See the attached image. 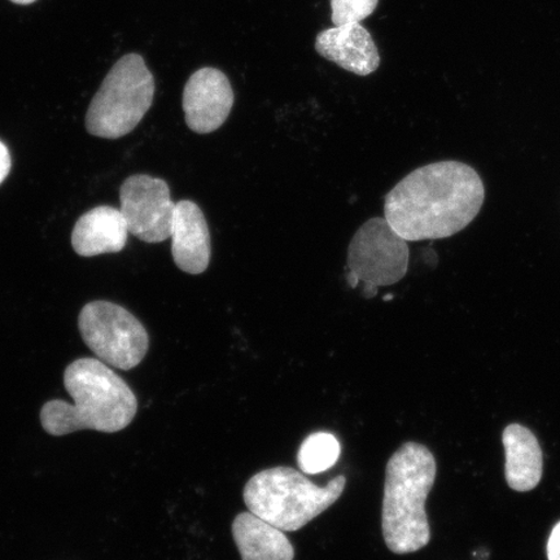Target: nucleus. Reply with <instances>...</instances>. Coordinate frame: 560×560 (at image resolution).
<instances>
[{
    "label": "nucleus",
    "instance_id": "f257e3e1",
    "mask_svg": "<svg viewBox=\"0 0 560 560\" xmlns=\"http://www.w3.org/2000/svg\"><path fill=\"white\" fill-rule=\"evenodd\" d=\"M486 187L470 165L440 161L398 182L384 200V219L406 242L445 240L480 213Z\"/></svg>",
    "mask_w": 560,
    "mask_h": 560
},
{
    "label": "nucleus",
    "instance_id": "f03ea898",
    "mask_svg": "<svg viewBox=\"0 0 560 560\" xmlns=\"http://www.w3.org/2000/svg\"><path fill=\"white\" fill-rule=\"evenodd\" d=\"M65 385L73 404L52 400L40 410L42 427L52 436L81 430L115 433L126 429L137 415L135 392L101 360L70 363Z\"/></svg>",
    "mask_w": 560,
    "mask_h": 560
},
{
    "label": "nucleus",
    "instance_id": "7ed1b4c3",
    "mask_svg": "<svg viewBox=\"0 0 560 560\" xmlns=\"http://www.w3.org/2000/svg\"><path fill=\"white\" fill-rule=\"evenodd\" d=\"M436 479V460L425 446L406 443L385 470L382 529L395 555L419 551L431 540L425 501Z\"/></svg>",
    "mask_w": 560,
    "mask_h": 560
},
{
    "label": "nucleus",
    "instance_id": "20e7f679",
    "mask_svg": "<svg viewBox=\"0 0 560 560\" xmlns=\"http://www.w3.org/2000/svg\"><path fill=\"white\" fill-rule=\"evenodd\" d=\"M347 485L338 476L318 487L291 467H275L258 472L245 485V505L265 522L285 532L304 528L340 499Z\"/></svg>",
    "mask_w": 560,
    "mask_h": 560
},
{
    "label": "nucleus",
    "instance_id": "39448f33",
    "mask_svg": "<svg viewBox=\"0 0 560 560\" xmlns=\"http://www.w3.org/2000/svg\"><path fill=\"white\" fill-rule=\"evenodd\" d=\"M155 91V77L142 56L125 55L109 70L90 104L88 131L104 139L128 136L151 108Z\"/></svg>",
    "mask_w": 560,
    "mask_h": 560
},
{
    "label": "nucleus",
    "instance_id": "423d86ee",
    "mask_svg": "<svg viewBox=\"0 0 560 560\" xmlns=\"http://www.w3.org/2000/svg\"><path fill=\"white\" fill-rule=\"evenodd\" d=\"M409 245L389 222L374 217L350 241L347 280L352 289L363 284L362 295L373 299L380 287L394 285L409 268Z\"/></svg>",
    "mask_w": 560,
    "mask_h": 560
},
{
    "label": "nucleus",
    "instance_id": "0eeeda50",
    "mask_svg": "<svg viewBox=\"0 0 560 560\" xmlns=\"http://www.w3.org/2000/svg\"><path fill=\"white\" fill-rule=\"evenodd\" d=\"M83 341L97 359L115 369L131 370L144 360L149 332L130 312L108 301H93L79 318Z\"/></svg>",
    "mask_w": 560,
    "mask_h": 560
},
{
    "label": "nucleus",
    "instance_id": "6e6552de",
    "mask_svg": "<svg viewBox=\"0 0 560 560\" xmlns=\"http://www.w3.org/2000/svg\"><path fill=\"white\" fill-rule=\"evenodd\" d=\"M120 201L130 234L150 244L171 240L175 202L164 179L131 175L121 186Z\"/></svg>",
    "mask_w": 560,
    "mask_h": 560
},
{
    "label": "nucleus",
    "instance_id": "1a4fd4ad",
    "mask_svg": "<svg viewBox=\"0 0 560 560\" xmlns=\"http://www.w3.org/2000/svg\"><path fill=\"white\" fill-rule=\"evenodd\" d=\"M235 101L228 75L215 68H201L188 79L184 90V112L188 129L210 135L226 122Z\"/></svg>",
    "mask_w": 560,
    "mask_h": 560
},
{
    "label": "nucleus",
    "instance_id": "9d476101",
    "mask_svg": "<svg viewBox=\"0 0 560 560\" xmlns=\"http://www.w3.org/2000/svg\"><path fill=\"white\" fill-rule=\"evenodd\" d=\"M174 264L187 275L199 276L208 269L212 244L205 213L191 200L175 202L172 228Z\"/></svg>",
    "mask_w": 560,
    "mask_h": 560
},
{
    "label": "nucleus",
    "instance_id": "9b49d317",
    "mask_svg": "<svg viewBox=\"0 0 560 560\" xmlns=\"http://www.w3.org/2000/svg\"><path fill=\"white\" fill-rule=\"evenodd\" d=\"M315 50L348 72L365 77L381 66V55L371 34L361 24L334 26L320 32Z\"/></svg>",
    "mask_w": 560,
    "mask_h": 560
},
{
    "label": "nucleus",
    "instance_id": "f8f14e48",
    "mask_svg": "<svg viewBox=\"0 0 560 560\" xmlns=\"http://www.w3.org/2000/svg\"><path fill=\"white\" fill-rule=\"evenodd\" d=\"M128 234L120 209L97 207L77 221L72 245L75 254L82 257L118 254L128 243Z\"/></svg>",
    "mask_w": 560,
    "mask_h": 560
},
{
    "label": "nucleus",
    "instance_id": "ddd939ff",
    "mask_svg": "<svg viewBox=\"0 0 560 560\" xmlns=\"http://www.w3.org/2000/svg\"><path fill=\"white\" fill-rule=\"evenodd\" d=\"M502 443L509 487L516 492L534 490L542 478V451L534 433L521 424H510L503 431Z\"/></svg>",
    "mask_w": 560,
    "mask_h": 560
},
{
    "label": "nucleus",
    "instance_id": "4468645a",
    "mask_svg": "<svg viewBox=\"0 0 560 560\" xmlns=\"http://www.w3.org/2000/svg\"><path fill=\"white\" fill-rule=\"evenodd\" d=\"M233 537L242 560H293L295 550L283 534L254 513H242L233 523Z\"/></svg>",
    "mask_w": 560,
    "mask_h": 560
},
{
    "label": "nucleus",
    "instance_id": "2eb2a0df",
    "mask_svg": "<svg viewBox=\"0 0 560 560\" xmlns=\"http://www.w3.org/2000/svg\"><path fill=\"white\" fill-rule=\"evenodd\" d=\"M340 452V443L331 433L315 432L301 444L299 467L307 475L325 472L338 462Z\"/></svg>",
    "mask_w": 560,
    "mask_h": 560
},
{
    "label": "nucleus",
    "instance_id": "dca6fc26",
    "mask_svg": "<svg viewBox=\"0 0 560 560\" xmlns=\"http://www.w3.org/2000/svg\"><path fill=\"white\" fill-rule=\"evenodd\" d=\"M380 0H331V20L335 26L360 24L373 15Z\"/></svg>",
    "mask_w": 560,
    "mask_h": 560
},
{
    "label": "nucleus",
    "instance_id": "f3484780",
    "mask_svg": "<svg viewBox=\"0 0 560 560\" xmlns=\"http://www.w3.org/2000/svg\"><path fill=\"white\" fill-rule=\"evenodd\" d=\"M549 560H560V522L552 528L548 541Z\"/></svg>",
    "mask_w": 560,
    "mask_h": 560
},
{
    "label": "nucleus",
    "instance_id": "a211bd4d",
    "mask_svg": "<svg viewBox=\"0 0 560 560\" xmlns=\"http://www.w3.org/2000/svg\"><path fill=\"white\" fill-rule=\"evenodd\" d=\"M11 153L3 142H0V185L3 184L4 179L9 177L11 172Z\"/></svg>",
    "mask_w": 560,
    "mask_h": 560
},
{
    "label": "nucleus",
    "instance_id": "6ab92c4d",
    "mask_svg": "<svg viewBox=\"0 0 560 560\" xmlns=\"http://www.w3.org/2000/svg\"><path fill=\"white\" fill-rule=\"evenodd\" d=\"M11 2L21 4V5H26V4H32L34 2H37V0H11Z\"/></svg>",
    "mask_w": 560,
    "mask_h": 560
}]
</instances>
